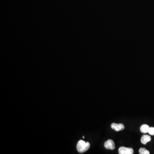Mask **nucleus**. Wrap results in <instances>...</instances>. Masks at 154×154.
<instances>
[{
    "instance_id": "6",
    "label": "nucleus",
    "mask_w": 154,
    "mask_h": 154,
    "mask_svg": "<svg viewBox=\"0 0 154 154\" xmlns=\"http://www.w3.org/2000/svg\"><path fill=\"white\" fill-rule=\"evenodd\" d=\"M149 126L148 125L144 124V125H142L140 127V130L142 133H146L148 132V130L149 128Z\"/></svg>"
},
{
    "instance_id": "8",
    "label": "nucleus",
    "mask_w": 154,
    "mask_h": 154,
    "mask_svg": "<svg viewBox=\"0 0 154 154\" xmlns=\"http://www.w3.org/2000/svg\"><path fill=\"white\" fill-rule=\"evenodd\" d=\"M148 133L151 135H154V128L150 127L148 130Z\"/></svg>"
},
{
    "instance_id": "1",
    "label": "nucleus",
    "mask_w": 154,
    "mask_h": 154,
    "mask_svg": "<svg viewBox=\"0 0 154 154\" xmlns=\"http://www.w3.org/2000/svg\"><path fill=\"white\" fill-rule=\"evenodd\" d=\"M90 146V144L89 142L80 140L78 142L77 144V150L79 153H85L89 149Z\"/></svg>"
},
{
    "instance_id": "3",
    "label": "nucleus",
    "mask_w": 154,
    "mask_h": 154,
    "mask_svg": "<svg viewBox=\"0 0 154 154\" xmlns=\"http://www.w3.org/2000/svg\"><path fill=\"white\" fill-rule=\"evenodd\" d=\"M104 146L106 149L114 150L115 148V145L114 141L112 139H109L105 142Z\"/></svg>"
},
{
    "instance_id": "9",
    "label": "nucleus",
    "mask_w": 154,
    "mask_h": 154,
    "mask_svg": "<svg viewBox=\"0 0 154 154\" xmlns=\"http://www.w3.org/2000/svg\"><path fill=\"white\" fill-rule=\"evenodd\" d=\"M83 138H85V136H83Z\"/></svg>"
},
{
    "instance_id": "4",
    "label": "nucleus",
    "mask_w": 154,
    "mask_h": 154,
    "mask_svg": "<svg viewBox=\"0 0 154 154\" xmlns=\"http://www.w3.org/2000/svg\"><path fill=\"white\" fill-rule=\"evenodd\" d=\"M111 127L112 129H114L115 131H122L125 128L124 125L121 123H119V124H117L115 123H112L111 125Z\"/></svg>"
},
{
    "instance_id": "7",
    "label": "nucleus",
    "mask_w": 154,
    "mask_h": 154,
    "mask_svg": "<svg viewBox=\"0 0 154 154\" xmlns=\"http://www.w3.org/2000/svg\"><path fill=\"white\" fill-rule=\"evenodd\" d=\"M139 152L140 154H149L150 152L149 151L147 150L146 148H141L139 150Z\"/></svg>"
},
{
    "instance_id": "5",
    "label": "nucleus",
    "mask_w": 154,
    "mask_h": 154,
    "mask_svg": "<svg viewBox=\"0 0 154 154\" xmlns=\"http://www.w3.org/2000/svg\"><path fill=\"white\" fill-rule=\"evenodd\" d=\"M151 137L148 135H144L141 138V143L144 145L146 144L148 142L151 141Z\"/></svg>"
},
{
    "instance_id": "2",
    "label": "nucleus",
    "mask_w": 154,
    "mask_h": 154,
    "mask_svg": "<svg viewBox=\"0 0 154 154\" xmlns=\"http://www.w3.org/2000/svg\"><path fill=\"white\" fill-rule=\"evenodd\" d=\"M119 154H132L134 153V150L131 148H127L121 147L119 149Z\"/></svg>"
}]
</instances>
